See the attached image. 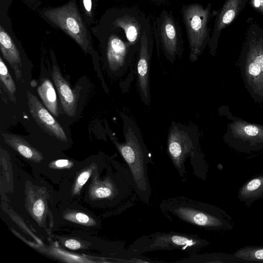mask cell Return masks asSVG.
I'll list each match as a JSON object with an SVG mask.
<instances>
[{
    "instance_id": "277c9868",
    "label": "cell",
    "mask_w": 263,
    "mask_h": 263,
    "mask_svg": "<svg viewBox=\"0 0 263 263\" xmlns=\"http://www.w3.org/2000/svg\"><path fill=\"white\" fill-rule=\"evenodd\" d=\"M238 65L247 90L255 102L263 103V28L255 22L247 29Z\"/></svg>"
},
{
    "instance_id": "44dd1931",
    "label": "cell",
    "mask_w": 263,
    "mask_h": 263,
    "mask_svg": "<svg viewBox=\"0 0 263 263\" xmlns=\"http://www.w3.org/2000/svg\"><path fill=\"white\" fill-rule=\"evenodd\" d=\"M234 254L244 262H263V246H245L237 250Z\"/></svg>"
},
{
    "instance_id": "7402d4cb",
    "label": "cell",
    "mask_w": 263,
    "mask_h": 263,
    "mask_svg": "<svg viewBox=\"0 0 263 263\" xmlns=\"http://www.w3.org/2000/svg\"><path fill=\"white\" fill-rule=\"evenodd\" d=\"M0 78L11 95L13 96L16 91V87L1 57L0 58Z\"/></svg>"
},
{
    "instance_id": "6da1fadb",
    "label": "cell",
    "mask_w": 263,
    "mask_h": 263,
    "mask_svg": "<svg viewBox=\"0 0 263 263\" xmlns=\"http://www.w3.org/2000/svg\"><path fill=\"white\" fill-rule=\"evenodd\" d=\"M159 208L170 221L187 224L201 230L226 232L235 227L232 217L223 209L183 196L163 199Z\"/></svg>"
},
{
    "instance_id": "484cf974",
    "label": "cell",
    "mask_w": 263,
    "mask_h": 263,
    "mask_svg": "<svg viewBox=\"0 0 263 263\" xmlns=\"http://www.w3.org/2000/svg\"><path fill=\"white\" fill-rule=\"evenodd\" d=\"M65 246L70 249L77 250L81 247L80 243L74 239H68L66 241Z\"/></svg>"
},
{
    "instance_id": "4316f807",
    "label": "cell",
    "mask_w": 263,
    "mask_h": 263,
    "mask_svg": "<svg viewBox=\"0 0 263 263\" xmlns=\"http://www.w3.org/2000/svg\"><path fill=\"white\" fill-rule=\"evenodd\" d=\"M76 218L79 222L81 223H87L89 220L87 215L81 213H77L76 215Z\"/></svg>"
},
{
    "instance_id": "4fadbf2b",
    "label": "cell",
    "mask_w": 263,
    "mask_h": 263,
    "mask_svg": "<svg viewBox=\"0 0 263 263\" xmlns=\"http://www.w3.org/2000/svg\"><path fill=\"white\" fill-rule=\"evenodd\" d=\"M248 1L249 0H224L221 8L216 13L208 45L211 54L215 55L222 30L238 16Z\"/></svg>"
},
{
    "instance_id": "d4e9b609",
    "label": "cell",
    "mask_w": 263,
    "mask_h": 263,
    "mask_svg": "<svg viewBox=\"0 0 263 263\" xmlns=\"http://www.w3.org/2000/svg\"><path fill=\"white\" fill-rule=\"evenodd\" d=\"M91 173L89 172H84L81 173L77 179V182L80 186L83 185L88 180Z\"/></svg>"
},
{
    "instance_id": "e0dca14e",
    "label": "cell",
    "mask_w": 263,
    "mask_h": 263,
    "mask_svg": "<svg viewBox=\"0 0 263 263\" xmlns=\"http://www.w3.org/2000/svg\"><path fill=\"white\" fill-rule=\"evenodd\" d=\"M237 197L247 207L263 198V175L255 176L245 182L239 189Z\"/></svg>"
},
{
    "instance_id": "f1b7e54d",
    "label": "cell",
    "mask_w": 263,
    "mask_h": 263,
    "mask_svg": "<svg viewBox=\"0 0 263 263\" xmlns=\"http://www.w3.org/2000/svg\"><path fill=\"white\" fill-rule=\"evenodd\" d=\"M69 161L67 160L62 159L55 161V165L59 167L66 166L68 165Z\"/></svg>"
},
{
    "instance_id": "5b68a950",
    "label": "cell",
    "mask_w": 263,
    "mask_h": 263,
    "mask_svg": "<svg viewBox=\"0 0 263 263\" xmlns=\"http://www.w3.org/2000/svg\"><path fill=\"white\" fill-rule=\"evenodd\" d=\"M210 244V241L198 234L174 231L157 232L139 237L128 246L127 250L137 255L152 251L177 249L192 254L197 253Z\"/></svg>"
},
{
    "instance_id": "3957f363",
    "label": "cell",
    "mask_w": 263,
    "mask_h": 263,
    "mask_svg": "<svg viewBox=\"0 0 263 263\" xmlns=\"http://www.w3.org/2000/svg\"><path fill=\"white\" fill-rule=\"evenodd\" d=\"M167 149L170 158L181 178L186 177V160L190 158L195 175L204 180L209 166L202 153L197 129L191 125L173 122L167 136Z\"/></svg>"
},
{
    "instance_id": "52a82bcc",
    "label": "cell",
    "mask_w": 263,
    "mask_h": 263,
    "mask_svg": "<svg viewBox=\"0 0 263 263\" xmlns=\"http://www.w3.org/2000/svg\"><path fill=\"white\" fill-rule=\"evenodd\" d=\"M221 113L232 120L223 136L224 142L231 148L242 153L257 152L263 149V125L249 122L233 116L227 106Z\"/></svg>"
},
{
    "instance_id": "7a4b0ae2",
    "label": "cell",
    "mask_w": 263,
    "mask_h": 263,
    "mask_svg": "<svg viewBox=\"0 0 263 263\" xmlns=\"http://www.w3.org/2000/svg\"><path fill=\"white\" fill-rule=\"evenodd\" d=\"M122 118L125 141L115 144L127 165L132 189L142 201L149 203L152 191L147 168L151 155L134 121L128 116Z\"/></svg>"
},
{
    "instance_id": "ba28073f",
    "label": "cell",
    "mask_w": 263,
    "mask_h": 263,
    "mask_svg": "<svg viewBox=\"0 0 263 263\" xmlns=\"http://www.w3.org/2000/svg\"><path fill=\"white\" fill-rule=\"evenodd\" d=\"M153 33L157 49L161 50L172 63L183 52V40L179 24L173 14L164 9L153 22Z\"/></svg>"
},
{
    "instance_id": "9c48e42d",
    "label": "cell",
    "mask_w": 263,
    "mask_h": 263,
    "mask_svg": "<svg viewBox=\"0 0 263 263\" xmlns=\"http://www.w3.org/2000/svg\"><path fill=\"white\" fill-rule=\"evenodd\" d=\"M48 20L72 37L85 52L90 48V34L80 15L74 0L44 13Z\"/></svg>"
},
{
    "instance_id": "f546056e",
    "label": "cell",
    "mask_w": 263,
    "mask_h": 263,
    "mask_svg": "<svg viewBox=\"0 0 263 263\" xmlns=\"http://www.w3.org/2000/svg\"><path fill=\"white\" fill-rule=\"evenodd\" d=\"M148 1H151V2H162V1H164L165 0H148Z\"/></svg>"
},
{
    "instance_id": "603a6c76",
    "label": "cell",
    "mask_w": 263,
    "mask_h": 263,
    "mask_svg": "<svg viewBox=\"0 0 263 263\" xmlns=\"http://www.w3.org/2000/svg\"><path fill=\"white\" fill-rule=\"evenodd\" d=\"M45 210V205L43 201L39 199L35 201L33 206V212L36 217H41L43 215Z\"/></svg>"
},
{
    "instance_id": "30bf717a",
    "label": "cell",
    "mask_w": 263,
    "mask_h": 263,
    "mask_svg": "<svg viewBox=\"0 0 263 263\" xmlns=\"http://www.w3.org/2000/svg\"><path fill=\"white\" fill-rule=\"evenodd\" d=\"M110 25L112 29L122 30L127 41L138 49L143 32L152 26L142 11L130 7L123 8L118 11Z\"/></svg>"
},
{
    "instance_id": "7c38bea8",
    "label": "cell",
    "mask_w": 263,
    "mask_h": 263,
    "mask_svg": "<svg viewBox=\"0 0 263 263\" xmlns=\"http://www.w3.org/2000/svg\"><path fill=\"white\" fill-rule=\"evenodd\" d=\"M139 49L132 45L126 37L110 34L107 39L106 56L109 69L124 72L129 67L135 53Z\"/></svg>"
},
{
    "instance_id": "5bb4252c",
    "label": "cell",
    "mask_w": 263,
    "mask_h": 263,
    "mask_svg": "<svg viewBox=\"0 0 263 263\" xmlns=\"http://www.w3.org/2000/svg\"><path fill=\"white\" fill-rule=\"evenodd\" d=\"M27 98L30 114L36 122L47 133L60 140L67 141L66 135L62 127L36 97L27 91Z\"/></svg>"
},
{
    "instance_id": "8992f818",
    "label": "cell",
    "mask_w": 263,
    "mask_h": 263,
    "mask_svg": "<svg viewBox=\"0 0 263 263\" xmlns=\"http://www.w3.org/2000/svg\"><path fill=\"white\" fill-rule=\"evenodd\" d=\"M212 5L206 6L199 3L183 5L181 14L185 28L189 46V58L196 61L202 53L211 39L209 27L211 17Z\"/></svg>"
},
{
    "instance_id": "ac0fdd59",
    "label": "cell",
    "mask_w": 263,
    "mask_h": 263,
    "mask_svg": "<svg viewBox=\"0 0 263 263\" xmlns=\"http://www.w3.org/2000/svg\"><path fill=\"white\" fill-rule=\"evenodd\" d=\"M181 263H236L244 262L233 254L221 252L189 254L185 258L177 261Z\"/></svg>"
},
{
    "instance_id": "2e32d148",
    "label": "cell",
    "mask_w": 263,
    "mask_h": 263,
    "mask_svg": "<svg viewBox=\"0 0 263 263\" xmlns=\"http://www.w3.org/2000/svg\"><path fill=\"white\" fill-rule=\"evenodd\" d=\"M0 49L4 59L13 68L17 80L22 78V63L20 52L11 37L0 26Z\"/></svg>"
},
{
    "instance_id": "ffe728a7",
    "label": "cell",
    "mask_w": 263,
    "mask_h": 263,
    "mask_svg": "<svg viewBox=\"0 0 263 263\" xmlns=\"http://www.w3.org/2000/svg\"><path fill=\"white\" fill-rule=\"evenodd\" d=\"M6 142L27 158L39 157L37 152L31 147L22 137L6 133L2 134Z\"/></svg>"
},
{
    "instance_id": "d6986e66",
    "label": "cell",
    "mask_w": 263,
    "mask_h": 263,
    "mask_svg": "<svg viewBox=\"0 0 263 263\" xmlns=\"http://www.w3.org/2000/svg\"><path fill=\"white\" fill-rule=\"evenodd\" d=\"M37 92L47 108L55 116H59L57 97L53 84L47 79L42 80Z\"/></svg>"
},
{
    "instance_id": "9a60e30c",
    "label": "cell",
    "mask_w": 263,
    "mask_h": 263,
    "mask_svg": "<svg viewBox=\"0 0 263 263\" xmlns=\"http://www.w3.org/2000/svg\"><path fill=\"white\" fill-rule=\"evenodd\" d=\"M51 75L64 112L69 117L74 116L77 106L76 99L69 83L56 65L52 66Z\"/></svg>"
},
{
    "instance_id": "8fae6325",
    "label": "cell",
    "mask_w": 263,
    "mask_h": 263,
    "mask_svg": "<svg viewBox=\"0 0 263 263\" xmlns=\"http://www.w3.org/2000/svg\"><path fill=\"white\" fill-rule=\"evenodd\" d=\"M154 44V38L151 26L141 36L137 63L138 90L142 101L146 106L151 104L149 72Z\"/></svg>"
},
{
    "instance_id": "83f0119b",
    "label": "cell",
    "mask_w": 263,
    "mask_h": 263,
    "mask_svg": "<svg viewBox=\"0 0 263 263\" xmlns=\"http://www.w3.org/2000/svg\"><path fill=\"white\" fill-rule=\"evenodd\" d=\"M83 5L85 9L87 12V14L89 16H91V8H92V2L91 0H83Z\"/></svg>"
},
{
    "instance_id": "cb8c5ba5",
    "label": "cell",
    "mask_w": 263,
    "mask_h": 263,
    "mask_svg": "<svg viewBox=\"0 0 263 263\" xmlns=\"http://www.w3.org/2000/svg\"><path fill=\"white\" fill-rule=\"evenodd\" d=\"M112 193V190L107 187H100L95 191V194L99 198L109 197Z\"/></svg>"
}]
</instances>
